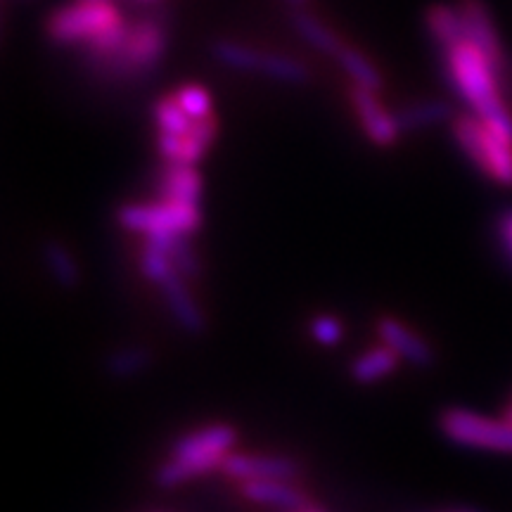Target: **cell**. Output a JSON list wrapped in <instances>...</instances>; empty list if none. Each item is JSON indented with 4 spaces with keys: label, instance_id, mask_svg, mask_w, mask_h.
Masks as SVG:
<instances>
[{
    "label": "cell",
    "instance_id": "6da1fadb",
    "mask_svg": "<svg viewBox=\"0 0 512 512\" xmlns=\"http://www.w3.org/2000/svg\"><path fill=\"white\" fill-rule=\"evenodd\" d=\"M441 53H444V69L453 91L467 102L472 114H477L479 119L512 143V114L505 107L501 88H498L501 72L467 38L444 48Z\"/></svg>",
    "mask_w": 512,
    "mask_h": 512
},
{
    "label": "cell",
    "instance_id": "7a4b0ae2",
    "mask_svg": "<svg viewBox=\"0 0 512 512\" xmlns=\"http://www.w3.org/2000/svg\"><path fill=\"white\" fill-rule=\"evenodd\" d=\"M128 22L114 3L74 0L55 10L46 22V34L57 46H83L86 60H95L119 48Z\"/></svg>",
    "mask_w": 512,
    "mask_h": 512
},
{
    "label": "cell",
    "instance_id": "3957f363",
    "mask_svg": "<svg viewBox=\"0 0 512 512\" xmlns=\"http://www.w3.org/2000/svg\"><path fill=\"white\" fill-rule=\"evenodd\" d=\"M169 50V24L164 17L147 15L128 24L124 41L112 53L86 60L98 74L112 79H133L150 74Z\"/></svg>",
    "mask_w": 512,
    "mask_h": 512
},
{
    "label": "cell",
    "instance_id": "277c9868",
    "mask_svg": "<svg viewBox=\"0 0 512 512\" xmlns=\"http://www.w3.org/2000/svg\"><path fill=\"white\" fill-rule=\"evenodd\" d=\"M453 138L470 162L501 185H512V143L496 133L477 114L453 117Z\"/></svg>",
    "mask_w": 512,
    "mask_h": 512
},
{
    "label": "cell",
    "instance_id": "5b68a950",
    "mask_svg": "<svg viewBox=\"0 0 512 512\" xmlns=\"http://www.w3.org/2000/svg\"><path fill=\"white\" fill-rule=\"evenodd\" d=\"M211 57L221 64V67L235 69V72H254L264 74L268 79L280 83H292V86H302L309 81V67L304 62L294 60V57L266 53V50L245 46L238 41H216L211 43Z\"/></svg>",
    "mask_w": 512,
    "mask_h": 512
},
{
    "label": "cell",
    "instance_id": "8992f818",
    "mask_svg": "<svg viewBox=\"0 0 512 512\" xmlns=\"http://www.w3.org/2000/svg\"><path fill=\"white\" fill-rule=\"evenodd\" d=\"M439 430L453 444L512 453V422L508 418L494 420L467 408H448L439 415Z\"/></svg>",
    "mask_w": 512,
    "mask_h": 512
},
{
    "label": "cell",
    "instance_id": "52a82bcc",
    "mask_svg": "<svg viewBox=\"0 0 512 512\" xmlns=\"http://www.w3.org/2000/svg\"><path fill=\"white\" fill-rule=\"evenodd\" d=\"M117 221L126 230L145 235H190L202 226V211L197 204L164 202L157 204H124L117 211Z\"/></svg>",
    "mask_w": 512,
    "mask_h": 512
},
{
    "label": "cell",
    "instance_id": "ba28073f",
    "mask_svg": "<svg viewBox=\"0 0 512 512\" xmlns=\"http://www.w3.org/2000/svg\"><path fill=\"white\" fill-rule=\"evenodd\" d=\"M351 107H354L358 121H361L366 136L373 140L377 147H392L401 136L399 121L382 105L377 93L366 91V88L354 86L349 93Z\"/></svg>",
    "mask_w": 512,
    "mask_h": 512
},
{
    "label": "cell",
    "instance_id": "9c48e42d",
    "mask_svg": "<svg viewBox=\"0 0 512 512\" xmlns=\"http://www.w3.org/2000/svg\"><path fill=\"white\" fill-rule=\"evenodd\" d=\"M216 131H219V126H216L214 117L197 121L188 136H176V133L159 131L157 150L159 155L166 159V164L195 166L204 157V152L209 150V145L214 143Z\"/></svg>",
    "mask_w": 512,
    "mask_h": 512
},
{
    "label": "cell",
    "instance_id": "30bf717a",
    "mask_svg": "<svg viewBox=\"0 0 512 512\" xmlns=\"http://www.w3.org/2000/svg\"><path fill=\"white\" fill-rule=\"evenodd\" d=\"M460 15L465 22V38L472 41L482 53L489 57L491 64L503 72L505 53L501 36H498L494 19H491L489 8L484 5V0H458Z\"/></svg>",
    "mask_w": 512,
    "mask_h": 512
},
{
    "label": "cell",
    "instance_id": "8fae6325",
    "mask_svg": "<svg viewBox=\"0 0 512 512\" xmlns=\"http://www.w3.org/2000/svg\"><path fill=\"white\" fill-rule=\"evenodd\" d=\"M221 470L228 477L240 482H254V479H294L299 475V465L290 458L280 456H245L233 453L221 463Z\"/></svg>",
    "mask_w": 512,
    "mask_h": 512
},
{
    "label": "cell",
    "instance_id": "7c38bea8",
    "mask_svg": "<svg viewBox=\"0 0 512 512\" xmlns=\"http://www.w3.org/2000/svg\"><path fill=\"white\" fill-rule=\"evenodd\" d=\"M377 335H380V339L389 349H394L396 354L406 358L413 366L427 368L434 363V349L427 344V339L420 337L418 332H413L399 318H380V323H377Z\"/></svg>",
    "mask_w": 512,
    "mask_h": 512
},
{
    "label": "cell",
    "instance_id": "4fadbf2b",
    "mask_svg": "<svg viewBox=\"0 0 512 512\" xmlns=\"http://www.w3.org/2000/svg\"><path fill=\"white\" fill-rule=\"evenodd\" d=\"M159 287H162L166 304H169L178 325H181L185 332H190V335H202V332L207 330V320H204L202 309L197 306L195 299H192L183 275H178L174 271Z\"/></svg>",
    "mask_w": 512,
    "mask_h": 512
},
{
    "label": "cell",
    "instance_id": "5bb4252c",
    "mask_svg": "<svg viewBox=\"0 0 512 512\" xmlns=\"http://www.w3.org/2000/svg\"><path fill=\"white\" fill-rule=\"evenodd\" d=\"M238 432L230 425H211L202 430L185 434L174 444V456H216L226 458L228 448L235 444Z\"/></svg>",
    "mask_w": 512,
    "mask_h": 512
},
{
    "label": "cell",
    "instance_id": "9a60e30c",
    "mask_svg": "<svg viewBox=\"0 0 512 512\" xmlns=\"http://www.w3.org/2000/svg\"><path fill=\"white\" fill-rule=\"evenodd\" d=\"M159 200L178 204H197L202 197V176L195 166L166 164V169L157 178Z\"/></svg>",
    "mask_w": 512,
    "mask_h": 512
},
{
    "label": "cell",
    "instance_id": "2e32d148",
    "mask_svg": "<svg viewBox=\"0 0 512 512\" xmlns=\"http://www.w3.org/2000/svg\"><path fill=\"white\" fill-rule=\"evenodd\" d=\"M287 482H290V479H254V482L242 484V494L252 498L256 503H271L278 505V508L294 512L304 510L306 496Z\"/></svg>",
    "mask_w": 512,
    "mask_h": 512
},
{
    "label": "cell",
    "instance_id": "e0dca14e",
    "mask_svg": "<svg viewBox=\"0 0 512 512\" xmlns=\"http://www.w3.org/2000/svg\"><path fill=\"white\" fill-rule=\"evenodd\" d=\"M292 27L299 34V38L306 43V46L313 48L320 55L337 57L339 50L347 46V43L342 41V36L335 34L328 24H323L316 15H311V12H306V10L294 12Z\"/></svg>",
    "mask_w": 512,
    "mask_h": 512
},
{
    "label": "cell",
    "instance_id": "ac0fdd59",
    "mask_svg": "<svg viewBox=\"0 0 512 512\" xmlns=\"http://www.w3.org/2000/svg\"><path fill=\"white\" fill-rule=\"evenodd\" d=\"M223 458L216 456H174L166 460L164 465H159L155 484L162 486V489H171V486L185 484L192 477H200L204 472L214 470V467H221Z\"/></svg>",
    "mask_w": 512,
    "mask_h": 512
},
{
    "label": "cell",
    "instance_id": "d6986e66",
    "mask_svg": "<svg viewBox=\"0 0 512 512\" xmlns=\"http://www.w3.org/2000/svg\"><path fill=\"white\" fill-rule=\"evenodd\" d=\"M425 27L441 50L465 38V22L458 5H432V8L425 12Z\"/></svg>",
    "mask_w": 512,
    "mask_h": 512
},
{
    "label": "cell",
    "instance_id": "ffe728a7",
    "mask_svg": "<svg viewBox=\"0 0 512 512\" xmlns=\"http://www.w3.org/2000/svg\"><path fill=\"white\" fill-rule=\"evenodd\" d=\"M453 107L444 100H422L415 105L403 107L401 112H396V121H399L401 133H415L420 128H430L444 121L453 119Z\"/></svg>",
    "mask_w": 512,
    "mask_h": 512
},
{
    "label": "cell",
    "instance_id": "44dd1931",
    "mask_svg": "<svg viewBox=\"0 0 512 512\" xmlns=\"http://www.w3.org/2000/svg\"><path fill=\"white\" fill-rule=\"evenodd\" d=\"M339 62V67L349 74V79L354 81V86L358 88H366V91L380 93L384 88V79L380 74V69L375 67L373 60L366 53H361L358 48L344 46L339 50V55L335 57Z\"/></svg>",
    "mask_w": 512,
    "mask_h": 512
},
{
    "label": "cell",
    "instance_id": "7402d4cb",
    "mask_svg": "<svg viewBox=\"0 0 512 512\" xmlns=\"http://www.w3.org/2000/svg\"><path fill=\"white\" fill-rule=\"evenodd\" d=\"M399 354L394 349H389L387 344L382 347L370 349L363 356H358L351 366V377L361 384H373L377 380H382L384 375H389L392 370L399 366Z\"/></svg>",
    "mask_w": 512,
    "mask_h": 512
},
{
    "label": "cell",
    "instance_id": "603a6c76",
    "mask_svg": "<svg viewBox=\"0 0 512 512\" xmlns=\"http://www.w3.org/2000/svg\"><path fill=\"white\" fill-rule=\"evenodd\" d=\"M43 261H46L48 273L53 275L55 283L64 287V290H74V287L79 285L81 280L79 266H76V259L72 256V252H69L62 242L57 240L46 242V247H43Z\"/></svg>",
    "mask_w": 512,
    "mask_h": 512
},
{
    "label": "cell",
    "instance_id": "cb8c5ba5",
    "mask_svg": "<svg viewBox=\"0 0 512 512\" xmlns=\"http://www.w3.org/2000/svg\"><path fill=\"white\" fill-rule=\"evenodd\" d=\"M152 351L147 347H124L107 358V373L117 380L140 375L143 370L152 366Z\"/></svg>",
    "mask_w": 512,
    "mask_h": 512
},
{
    "label": "cell",
    "instance_id": "d4e9b609",
    "mask_svg": "<svg viewBox=\"0 0 512 512\" xmlns=\"http://www.w3.org/2000/svg\"><path fill=\"white\" fill-rule=\"evenodd\" d=\"M155 124L162 133H176V136H188V133L195 128L197 121H192L188 114L181 110L174 95H166V98H159L155 102Z\"/></svg>",
    "mask_w": 512,
    "mask_h": 512
},
{
    "label": "cell",
    "instance_id": "484cf974",
    "mask_svg": "<svg viewBox=\"0 0 512 512\" xmlns=\"http://www.w3.org/2000/svg\"><path fill=\"white\" fill-rule=\"evenodd\" d=\"M140 271H143L147 280L162 285L164 280L176 271V268H174V264H171L169 254H166L162 247L147 242L143 254H140Z\"/></svg>",
    "mask_w": 512,
    "mask_h": 512
},
{
    "label": "cell",
    "instance_id": "4316f807",
    "mask_svg": "<svg viewBox=\"0 0 512 512\" xmlns=\"http://www.w3.org/2000/svg\"><path fill=\"white\" fill-rule=\"evenodd\" d=\"M174 98L192 121L214 117V114H211V95L209 91H204L202 86H181L174 93Z\"/></svg>",
    "mask_w": 512,
    "mask_h": 512
},
{
    "label": "cell",
    "instance_id": "83f0119b",
    "mask_svg": "<svg viewBox=\"0 0 512 512\" xmlns=\"http://www.w3.org/2000/svg\"><path fill=\"white\" fill-rule=\"evenodd\" d=\"M311 335L323 347H335L344 337V325L335 316H316L311 320Z\"/></svg>",
    "mask_w": 512,
    "mask_h": 512
},
{
    "label": "cell",
    "instance_id": "f1b7e54d",
    "mask_svg": "<svg viewBox=\"0 0 512 512\" xmlns=\"http://www.w3.org/2000/svg\"><path fill=\"white\" fill-rule=\"evenodd\" d=\"M501 238L505 242V247H508V252L512 254V214L503 216V221H501Z\"/></svg>",
    "mask_w": 512,
    "mask_h": 512
},
{
    "label": "cell",
    "instance_id": "f546056e",
    "mask_svg": "<svg viewBox=\"0 0 512 512\" xmlns=\"http://www.w3.org/2000/svg\"><path fill=\"white\" fill-rule=\"evenodd\" d=\"M287 3L294 5V8H302V5L306 3V0H287Z\"/></svg>",
    "mask_w": 512,
    "mask_h": 512
},
{
    "label": "cell",
    "instance_id": "4dcf8cb0",
    "mask_svg": "<svg viewBox=\"0 0 512 512\" xmlns=\"http://www.w3.org/2000/svg\"><path fill=\"white\" fill-rule=\"evenodd\" d=\"M503 418H508V420L512 422V406H508V411H505V415H503Z\"/></svg>",
    "mask_w": 512,
    "mask_h": 512
},
{
    "label": "cell",
    "instance_id": "1f68e13d",
    "mask_svg": "<svg viewBox=\"0 0 512 512\" xmlns=\"http://www.w3.org/2000/svg\"><path fill=\"white\" fill-rule=\"evenodd\" d=\"M88 3H114V0H88Z\"/></svg>",
    "mask_w": 512,
    "mask_h": 512
},
{
    "label": "cell",
    "instance_id": "d6a6232c",
    "mask_svg": "<svg viewBox=\"0 0 512 512\" xmlns=\"http://www.w3.org/2000/svg\"><path fill=\"white\" fill-rule=\"evenodd\" d=\"M299 512H318V510H311V508H304V510H299Z\"/></svg>",
    "mask_w": 512,
    "mask_h": 512
},
{
    "label": "cell",
    "instance_id": "836d02e7",
    "mask_svg": "<svg viewBox=\"0 0 512 512\" xmlns=\"http://www.w3.org/2000/svg\"><path fill=\"white\" fill-rule=\"evenodd\" d=\"M0 34H3V19H0Z\"/></svg>",
    "mask_w": 512,
    "mask_h": 512
},
{
    "label": "cell",
    "instance_id": "e575fe53",
    "mask_svg": "<svg viewBox=\"0 0 512 512\" xmlns=\"http://www.w3.org/2000/svg\"><path fill=\"white\" fill-rule=\"evenodd\" d=\"M458 512H467V510H458Z\"/></svg>",
    "mask_w": 512,
    "mask_h": 512
}]
</instances>
